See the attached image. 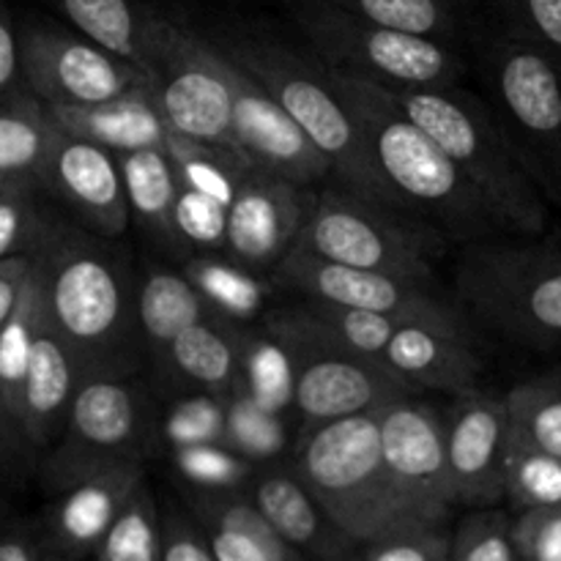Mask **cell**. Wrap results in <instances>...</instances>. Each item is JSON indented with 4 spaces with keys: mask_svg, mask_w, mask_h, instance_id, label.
I'll list each match as a JSON object with an SVG mask.
<instances>
[{
    "mask_svg": "<svg viewBox=\"0 0 561 561\" xmlns=\"http://www.w3.org/2000/svg\"><path fill=\"white\" fill-rule=\"evenodd\" d=\"M513 542L520 561H561V504L515 515Z\"/></svg>",
    "mask_w": 561,
    "mask_h": 561,
    "instance_id": "obj_47",
    "label": "cell"
},
{
    "mask_svg": "<svg viewBox=\"0 0 561 561\" xmlns=\"http://www.w3.org/2000/svg\"><path fill=\"white\" fill-rule=\"evenodd\" d=\"M327 3L359 20L447 44L458 42L466 27L460 0H327Z\"/></svg>",
    "mask_w": 561,
    "mask_h": 561,
    "instance_id": "obj_34",
    "label": "cell"
},
{
    "mask_svg": "<svg viewBox=\"0 0 561 561\" xmlns=\"http://www.w3.org/2000/svg\"><path fill=\"white\" fill-rule=\"evenodd\" d=\"M466 310L491 332L526 345H561V252L482 239L466 244L455 272Z\"/></svg>",
    "mask_w": 561,
    "mask_h": 561,
    "instance_id": "obj_7",
    "label": "cell"
},
{
    "mask_svg": "<svg viewBox=\"0 0 561 561\" xmlns=\"http://www.w3.org/2000/svg\"><path fill=\"white\" fill-rule=\"evenodd\" d=\"M164 151L173 159L181 184L203 192V195H211L214 201L225 203V206H230L244 173L252 170L247 159L233 148L192 140V137L175 135V131H170L168 140H164Z\"/></svg>",
    "mask_w": 561,
    "mask_h": 561,
    "instance_id": "obj_35",
    "label": "cell"
},
{
    "mask_svg": "<svg viewBox=\"0 0 561 561\" xmlns=\"http://www.w3.org/2000/svg\"><path fill=\"white\" fill-rule=\"evenodd\" d=\"M279 285L296 290L301 299L327 301L337 307L376 312L398 323H425L444 332L469 334L466 316L447 299L433 294L431 285L411 283L394 274L367 272L327 261L310 252L290 250L274 268Z\"/></svg>",
    "mask_w": 561,
    "mask_h": 561,
    "instance_id": "obj_13",
    "label": "cell"
},
{
    "mask_svg": "<svg viewBox=\"0 0 561 561\" xmlns=\"http://www.w3.org/2000/svg\"><path fill=\"white\" fill-rule=\"evenodd\" d=\"M504 502L518 513L561 504V458L510 431L504 449Z\"/></svg>",
    "mask_w": 561,
    "mask_h": 561,
    "instance_id": "obj_38",
    "label": "cell"
},
{
    "mask_svg": "<svg viewBox=\"0 0 561 561\" xmlns=\"http://www.w3.org/2000/svg\"><path fill=\"white\" fill-rule=\"evenodd\" d=\"M365 548L370 561H447L449 529H416L403 535L387 537V540L370 542Z\"/></svg>",
    "mask_w": 561,
    "mask_h": 561,
    "instance_id": "obj_48",
    "label": "cell"
},
{
    "mask_svg": "<svg viewBox=\"0 0 561 561\" xmlns=\"http://www.w3.org/2000/svg\"><path fill=\"white\" fill-rule=\"evenodd\" d=\"M20 91H27L25 77H22L20 22L0 0V96H11Z\"/></svg>",
    "mask_w": 561,
    "mask_h": 561,
    "instance_id": "obj_50",
    "label": "cell"
},
{
    "mask_svg": "<svg viewBox=\"0 0 561 561\" xmlns=\"http://www.w3.org/2000/svg\"><path fill=\"white\" fill-rule=\"evenodd\" d=\"M190 513L203 526L219 561H310L263 520L241 491H192Z\"/></svg>",
    "mask_w": 561,
    "mask_h": 561,
    "instance_id": "obj_27",
    "label": "cell"
},
{
    "mask_svg": "<svg viewBox=\"0 0 561 561\" xmlns=\"http://www.w3.org/2000/svg\"><path fill=\"white\" fill-rule=\"evenodd\" d=\"M294 411L301 427L373 414L411 392L381 359L348 354H296Z\"/></svg>",
    "mask_w": 561,
    "mask_h": 561,
    "instance_id": "obj_19",
    "label": "cell"
},
{
    "mask_svg": "<svg viewBox=\"0 0 561 561\" xmlns=\"http://www.w3.org/2000/svg\"><path fill=\"white\" fill-rule=\"evenodd\" d=\"M44 327H47V312H44L42 285H38L36 268L31 263V274L22 285L20 301H16L9 321L0 327V403L14 416L27 365H31L33 345H36Z\"/></svg>",
    "mask_w": 561,
    "mask_h": 561,
    "instance_id": "obj_33",
    "label": "cell"
},
{
    "mask_svg": "<svg viewBox=\"0 0 561 561\" xmlns=\"http://www.w3.org/2000/svg\"><path fill=\"white\" fill-rule=\"evenodd\" d=\"M394 104L433 137L482 197L502 233L542 236L548 201L499 129L491 107L463 82L438 88H389Z\"/></svg>",
    "mask_w": 561,
    "mask_h": 561,
    "instance_id": "obj_5",
    "label": "cell"
},
{
    "mask_svg": "<svg viewBox=\"0 0 561 561\" xmlns=\"http://www.w3.org/2000/svg\"><path fill=\"white\" fill-rule=\"evenodd\" d=\"M142 71L170 131L236 151L230 131V60L208 33L153 11Z\"/></svg>",
    "mask_w": 561,
    "mask_h": 561,
    "instance_id": "obj_10",
    "label": "cell"
},
{
    "mask_svg": "<svg viewBox=\"0 0 561 561\" xmlns=\"http://www.w3.org/2000/svg\"><path fill=\"white\" fill-rule=\"evenodd\" d=\"M477 75L515 157L561 208V60L507 27L482 42Z\"/></svg>",
    "mask_w": 561,
    "mask_h": 561,
    "instance_id": "obj_6",
    "label": "cell"
},
{
    "mask_svg": "<svg viewBox=\"0 0 561 561\" xmlns=\"http://www.w3.org/2000/svg\"><path fill=\"white\" fill-rule=\"evenodd\" d=\"M38 190L31 184H0V261L31 255L44 228Z\"/></svg>",
    "mask_w": 561,
    "mask_h": 561,
    "instance_id": "obj_45",
    "label": "cell"
},
{
    "mask_svg": "<svg viewBox=\"0 0 561 561\" xmlns=\"http://www.w3.org/2000/svg\"><path fill=\"white\" fill-rule=\"evenodd\" d=\"M42 553L44 546L33 531L22 526L0 531V561H38Z\"/></svg>",
    "mask_w": 561,
    "mask_h": 561,
    "instance_id": "obj_53",
    "label": "cell"
},
{
    "mask_svg": "<svg viewBox=\"0 0 561 561\" xmlns=\"http://www.w3.org/2000/svg\"><path fill=\"white\" fill-rule=\"evenodd\" d=\"M124 179L129 219L164 250L179 252L173 233V208L179 197V173L164 148L115 153Z\"/></svg>",
    "mask_w": 561,
    "mask_h": 561,
    "instance_id": "obj_29",
    "label": "cell"
},
{
    "mask_svg": "<svg viewBox=\"0 0 561 561\" xmlns=\"http://www.w3.org/2000/svg\"><path fill=\"white\" fill-rule=\"evenodd\" d=\"M296 25L323 64L387 88L455 85L469 75L455 44L359 20L327 0H301Z\"/></svg>",
    "mask_w": 561,
    "mask_h": 561,
    "instance_id": "obj_9",
    "label": "cell"
},
{
    "mask_svg": "<svg viewBox=\"0 0 561 561\" xmlns=\"http://www.w3.org/2000/svg\"><path fill=\"white\" fill-rule=\"evenodd\" d=\"M175 471L181 480L192 485V491H211V493H228V491H244L250 482L252 466L241 455H236L228 444L208 442V444H192V447L170 449Z\"/></svg>",
    "mask_w": 561,
    "mask_h": 561,
    "instance_id": "obj_41",
    "label": "cell"
},
{
    "mask_svg": "<svg viewBox=\"0 0 561 561\" xmlns=\"http://www.w3.org/2000/svg\"><path fill=\"white\" fill-rule=\"evenodd\" d=\"M225 400L228 398H214V394H184L170 403L164 414H157V436L170 449L222 442Z\"/></svg>",
    "mask_w": 561,
    "mask_h": 561,
    "instance_id": "obj_44",
    "label": "cell"
},
{
    "mask_svg": "<svg viewBox=\"0 0 561 561\" xmlns=\"http://www.w3.org/2000/svg\"><path fill=\"white\" fill-rule=\"evenodd\" d=\"M42 3L64 16L66 25L75 27L77 33L102 44L104 49L142 71L153 9L142 5L140 0H42Z\"/></svg>",
    "mask_w": 561,
    "mask_h": 561,
    "instance_id": "obj_31",
    "label": "cell"
},
{
    "mask_svg": "<svg viewBox=\"0 0 561 561\" xmlns=\"http://www.w3.org/2000/svg\"><path fill=\"white\" fill-rule=\"evenodd\" d=\"M137 329H140L146 356L153 367L164 359L170 343L184 329L219 316L201 296V290L190 283L184 272L173 268H148L142 279H137L135 294Z\"/></svg>",
    "mask_w": 561,
    "mask_h": 561,
    "instance_id": "obj_28",
    "label": "cell"
},
{
    "mask_svg": "<svg viewBox=\"0 0 561 561\" xmlns=\"http://www.w3.org/2000/svg\"><path fill=\"white\" fill-rule=\"evenodd\" d=\"M157 438V411L135 376L82 378L64 433L42 463V482L99 460H146Z\"/></svg>",
    "mask_w": 561,
    "mask_h": 561,
    "instance_id": "obj_11",
    "label": "cell"
},
{
    "mask_svg": "<svg viewBox=\"0 0 561 561\" xmlns=\"http://www.w3.org/2000/svg\"><path fill=\"white\" fill-rule=\"evenodd\" d=\"M329 71L359 129L378 179L409 217L460 244H474L502 233L453 159L394 104L387 85L332 66Z\"/></svg>",
    "mask_w": 561,
    "mask_h": 561,
    "instance_id": "obj_2",
    "label": "cell"
},
{
    "mask_svg": "<svg viewBox=\"0 0 561 561\" xmlns=\"http://www.w3.org/2000/svg\"><path fill=\"white\" fill-rule=\"evenodd\" d=\"M38 561H77V559H69V557H60V553H53V551H44Z\"/></svg>",
    "mask_w": 561,
    "mask_h": 561,
    "instance_id": "obj_55",
    "label": "cell"
},
{
    "mask_svg": "<svg viewBox=\"0 0 561 561\" xmlns=\"http://www.w3.org/2000/svg\"><path fill=\"white\" fill-rule=\"evenodd\" d=\"M113 241L44 219L31 252L49 329L69 348L82 378L135 376L148 362L137 329V279Z\"/></svg>",
    "mask_w": 561,
    "mask_h": 561,
    "instance_id": "obj_1",
    "label": "cell"
},
{
    "mask_svg": "<svg viewBox=\"0 0 561 561\" xmlns=\"http://www.w3.org/2000/svg\"><path fill=\"white\" fill-rule=\"evenodd\" d=\"M398 329L392 318L354 307L301 299L268 316L266 332L290 354H348L362 359H381L389 337Z\"/></svg>",
    "mask_w": 561,
    "mask_h": 561,
    "instance_id": "obj_22",
    "label": "cell"
},
{
    "mask_svg": "<svg viewBox=\"0 0 561 561\" xmlns=\"http://www.w3.org/2000/svg\"><path fill=\"white\" fill-rule=\"evenodd\" d=\"M373 414L378 422L383 460L394 482L431 518L447 526L458 502H455L453 480H449L444 416L411 394L381 405Z\"/></svg>",
    "mask_w": 561,
    "mask_h": 561,
    "instance_id": "obj_16",
    "label": "cell"
},
{
    "mask_svg": "<svg viewBox=\"0 0 561 561\" xmlns=\"http://www.w3.org/2000/svg\"><path fill=\"white\" fill-rule=\"evenodd\" d=\"M80 381L82 376L69 348L47 323L33 345L20 405H16V422L33 447H53L58 442Z\"/></svg>",
    "mask_w": 561,
    "mask_h": 561,
    "instance_id": "obj_25",
    "label": "cell"
},
{
    "mask_svg": "<svg viewBox=\"0 0 561 561\" xmlns=\"http://www.w3.org/2000/svg\"><path fill=\"white\" fill-rule=\"evenodd\" d=\"M208 38L252 80L261 82L274 102L301 126L329 159L337 184L405 214L378 179L332 71L312 49H299L252 27H219L208 33Z\"/></svg>",
    "mask_w": 561,
    "mask_h": 561,
    "instance_id": "obj_4",
    "label": "cell"
},
{
    "mask_svg": "<svg viewBox=\"0 0 561 561\" xmlns=\"http://www.w3.org/2000/svg\"><path fill=\"white\" fill-rule=\"evenodd\" d=\"M381 362L411 389L463 394L477 389L482 359L469 334L444 332L425 323H398Z\"/></svg>",
    "mask_w": 561,
    "mask_h": 561,
    "instance_id": "obj_23",
    "label": "cell"
},
{
    "mask_svg": "<svg viewBox=\"0 0 561 561\" xmlns=\"http://www.w3.org/2000/svg\"><path fill=\"white\" fill-rule=\"evenodd\" d=\"M444 241L431 225L337 184L316 192L294 250L433 285Z\"/></svg>",
    "mask_w": 561,
    "mask_h": 561,
    "instance_id": "obj_8",
    "label": "cell"
},
{
    "mask_svg": "<svg viewBox=\"0 0 561 561\" xmlns=\"http://www.w3.org/2000/svg\"><path fill=\"white\" fill-rule=\"evenodd\" d=\"M283 414L266 411L244 392H236L225 400V431L222 444L236 455L250 460L252 466L277 463V455L285 449Z\"/></svg>",
    "mask_w": 561,
    "mask_h": 561,
    "instance_id": "obj_40",
    "label": "cell"
},
{
    "mask_svg": "<svg viewBox=\"0 0 561 561\" xmlns=\"http://www.w3.org/2000/svg\"><path fill=\"white\" fill-rule=\"evenodd\" d=\"M510 431L561 458V373L531 378L504 394Z\"/></svg>",
    "mask_w": 561,
    "mask_h": 561,
    "instance_id": "obj_39",
    "label": "cell"
},
{
    "mask_svg": "<svg viewBox=\"0 0 561 561\" xmlns=\"http://www.w3.org/2000/svg\"><path fill=\"white\" fill-rule=\"evenodd\" d=\"M244 332L222 316H211L184 329L170 343L157 373L184 394L230 398L241 392Z\"/></svg>",
    "mask_w": 561,
    "mask_h": 561,
    "instance_id": "obj_24",
    "label": "cell"
},
{
    "mask_svg": "<svg viewBox=\"0 0 561 561\" xmlns=\"http://www.w3.org/2000/svg\"><path fill=\"white\" fill-rule=\"evenodd\" d=\"M42 192L58 197L88 230L121 239L131 225L124 179L113 151L58 131L42 173Z\"/></svg>",
    "mask_w": 561,
    "mask_h": 561,
    "instance_id": "obj_20",
    "label": "cell"
},
{
    "mask_svg": "<svg viewBox=\"0 0 561 561\" xmlns=\"http://www.w3.org/2000/svg\"><path fill=\"white\" fill-rule=\"evenodd\" d=\"M241 493L290 548L310 561H340L359 548L332 524L288 463L257 466Z\"/></svg>",
    "mask_w": 561,
    "mask_h": 561,
    "instance_id": "obj_21",
    "label": "cell"
},
{
    "mask_svg": "<svg viewBox=\"0 0 561 561\" xmlns=\"http://www.w3.org/2000/svg\"><path fill=\"white\" fill-rule=\"evenodd\" d=\"M230 85H233V110H230L233 146L250 168L294 181L299 186L332 179V164L318 151L316 142L274 102L272 93L233 60H230Z\"/></svg>",
    "mask_w": 561,
    "mask_h": 561,
    "instance_id": "obj_15",
    "label": "cell"
},
{
    "mask_svg": "<svg viewBox=\"0 0 561 561\" xmlns=\"http://www.w3.org/2000/svg\"><path fill=\"white\" fill-rule=\"evenodd\" d=\"M31 255H16L0 261V327L9 321L16 301H20L22 285H25L27 274H31Z\"/></svg>",
    "mask_w": 561,
    "mask_h": 561,
    "instance_id": "obj_52",
    "label": "cell"
},
{
    "mask_svg": "<svg viewBox=\"0 0 561 561\" xmlns=\"http://www.w3.org/2000/svg\"><path fill=\"white\" fill-rule=\"evenodd\" d=\"M49 115L64 135L96 142L113 153L164 148L170 135L148 85L88 107H49Z\"/></svg>",
    "mask_w": 561,
    "mask_h": 561,
    "instance_id": "obj_26",
    "label": "cell"
},
{
    "mask_svg": "<svg viewBox=\"0 0 561 561\" xmlns=\"http://www.w3.org/2000/svg\"><path fill=\"white\" fill-rule=\"evenodd\" d=\"M146 482V460H99L47 485L53 504L44 520V551L91 559L131 493Z\"/></svg>",
    "mask_w": 561,
    "mask_h": 561,
    "instance_id": "obj_14",
    "label": "cell"
},
{
    "mask_svg": "<svg viewBox=\"0 0 561 561\" xmlns=\"http://www.w3.org/2000/svg\"><path fill=\"white\" fill-rule=\"evenodd\" d=\"M507 27L561 60V0H499Z\"/></svg>",
    "mask_w": 561,
    "mask_h": 561,
    "instance_id": "obj_46",
    "label": "cell"
},
{
    "mask_svg": "<svg viewBox=\"0 0 561 561\" xmlns=\"http://www.w3.org/2000/svg\"><path fill=\"white\" fill-rule=\"evenodd\" d=\"M316 192L263 170H247L228 206L225 255L252 272L277 268L294 250Z\"/></svg>",
    "mask_w": 561,
    "mask_h": 561,
    "instance_id": "obj_17",
    "label": "cell"
},
{
    "mask_svg": "<svg viewBox=\"0 0 561 561\" xmlns=\"http://www.w3.org/2000/svg\"><path fill=\"white\" fill-rule=\"evenodd\" d=\"M225 228H228V206L211 195L179 186L173 208V233L179 255H206L225 250Z\"/></svg>",
    "mask_w": 561,
    "mask_h": 561,
    "instance_id": "obj_43",
    "label": "cell"
},
{
    "mask_svg": "<svg viewBox=\"0 0 561 561\" xmlns=\"http://www.w3.org/2000/svg\"><path fill=\"white\" fill-rule=\"evenodd\" d=\"M20 55L25 88L47 107H88L148 85L135 64L58 22H22Z\"/></svg>",
    "mask_w": 561,
    "mask_h": 561,
    "instance_id": "obj_12",
    "label": "cell"
},
{
    "mask_svg": "<svg viewBox=\"0 0 561 561\" xmlns=\"http://www.w3.org/2000/svg\"><path fill=\"white\" fill-rule=\"evenodd\" d=\"M31 449L36 447L27 442L16 416L0 403V485H5V482H11L20 474Z\"/></svg>",
    "mask_w": 561,
    "mask_h": 561,
    "instance_id": "obj_51",
    "label": "cell"
},
{
    "mask_svg": "<svg viewBox=\"0 0 561 561\" xmlns=\"http://www.w3.org/2000/svg\"><path fill=\"white\" fill-rule=\"evenodd\" d=\"M288 466L356 546L444 526L394 482L381 453L376 414L301 427Z\"/></svg>",
    "mask_w": 561,
    "mask_h": 561,
    "instance_id": "obj_3",
    "label": "cell"
},
{
    "mask_svg": "<svg viewBox=\"0 0 561 561\" xmlns=\"http://www.w3.org/2000/svg\"><path fill=\"white\" fill-rule=\"evenodd\" d=\"M296 359L272 334H244L241 354V392L266 411L285 414L294 409Z\"/></svg>",
    "mask_w": 561,
    "mask_h": 561,
    "instance_id": "obj_36",
    "label": "cell"
},
{
    "mask_svg": "<svg viewBox=\"0 0 561 561\" xmlns=\"http://www.w3.org/2000/svg\"><path fill=\"white\" fill-rule=\"evenodd\" d=\"M447 561H520L513 518L496 507L471 510L449 531Z\"/></svg>",
    "mask_w": 561,
    "mask_h": 561,
    "instance_id": "obj_42",
    "label": "cell"
},
{
    "mask_svg": "<svg viewBox=\"0 0 561 561\" xmlns=\"http://www.w3.org/2000/svg\"><path fill=\"white\" fill-rule=\"evenodd\" d=\"M340 561H370V559H367V553H365V548H356V551H351L348 553V557H343V559H340Z\"/></svg>",
    "mask_w": 561,
    "mask_h": 561,
    "instance_id": "obj_54",
    "label": "cell"
},
{
    "mask_svg": "<svg viewBox=\"0 0 561 561\" xmlns=\"http://www.w3.org/2000/svg\"><path fill=\"white\" fill-rule=\"evenodd\" d=\"M442 416L458 507H496L504 502V449L510 438L504 398L471 389L458 394Z\"/></svg>",
    "mask_w": 561,
    "mask_h": 561,
    "instance_id": "obj_18",
    "label": "cell"
},
{
    "mask_svg": "<svg viewBox=\"0 0 561 561\" xmlns=\"http://www.w3.org/2000/svg\"><path fill=\"white\" fill-rule=\"evenodd\" d=\"M559 373H561V370H559Z\"/></svg>",
    "mask_w": 561,
    "mask_h": 561,
    "instance_id": "obj_56",
    "label": "cell"
},
{
    "mask_svg": "<svg viewBox=\"0 0 561 561\" xmlns=\"http://www.w3.org/2000/svg\"><path fill=\"white\" fill-rule=\"evenodd\" d=\"M58 131L47 104L31 91L0 96V184H31L42 192Z\"/></svg>",
    "mask_w": 561,
    "mask_h": 561,
    "instance_id": "obj_30",
    "label": "cell"
},
{
    "mask_svg": "<svg viewBox=\"0 0 561 561\" xmlns=\"http://www.w3.org/2000/svg\"><path fill=\"white\" fill-rule=\"evenodd\" d=\"M162 561H219L190 510L162 513Z\"/></svg>",
    "mask_w": 561,
    "mask_h": 561,
    "instance_id": "obj_49",
    "label": "cell"
},
{
    "mask_svg": "<svg viewBox=\"0 0 561 561\" xmlns=\"http://www.w3.org/2000/svg\"><path fill=\"white\" fill-rule=\"evenodd\" d=\"M93 561H162V510L148 480L131 493L93 551Z\"/></svg>",
    "mask_w": 561,
    "mask_h": 561,
    "instance_id": "obj_37",
    "label": "cell"
},
{
    "mask_svg": "<svg viewBox=\"0 0 561 561\" xmlns=\"http://www.w3.org/2000/svg\"><path fill=\"white\" fill-rule=\"evenodd\" d=\"M184 274L203 299L233 323H252L268 305V285L257 272L230 261L228 255L206 252L186 257Z\"/></svg>",
    "mask_w": 561,
    "mask_h": 561,
    "instance_id": "obj_32",
    "label": "cell"
}]
</instances>
